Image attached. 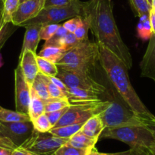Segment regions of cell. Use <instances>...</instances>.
I'll return each mask as SVG.
<instances>
[{
  "label": "cell",
  "mask_w": 155,
  "mask_h": 155,
  "mask_svg": "<svg viewBox=\"0 0 155 155\" xmlns=\"http://www.w3.org/2000/svg\"><path fill=\"white\" fill-rule=\"evenodd\" d=\"M112 0H90L84 2V13L90 22V30L99 46L110 50L128 68H132V57L120 36L113 13Z\"/></svg>",
  "instance_id": "6da1fadb"
},
{
  "label": "cell",
  "mask_w": 155,
  "mask_h": 155,
  "mask_svg": "<svg viewBox=\"0 0 155 155\" xmlns=\"http://www.w3.org/2000/svg\"><path fill=\"white\" fill-rule=\"evenodd\" d=\"M99 62L117 94L132 111L142 117H155L135 92L129 80V69L117 56L107 49L100 46Z\"/></svg>",
  "instance_id": "7a4b0ae2"
},
{
  "label": "cell",
  "mask_w": 155,
  "mask_h": 155,
  "mask_svg": "<svg viewBox=\"0 0 155 155\" xmlns=\"http://www.w3.org/2000/svg\"><path fill=\"white\" fill-rule=\"evenodd\" d=\"M100 60V46L97 43L82 41L65 53L56 64L58 68L84 73L91 75Z\"/></svg>",
  "instance_id": "3957f363"
},
{
  "label": "cell",
  "mask_w": 155,
  "mask_h": 155,
  "mask_svg": "<svg viewBox=\"0 0 155 155\" xmlns=\"http://www.w3.org/2000/svg\"><path fill=\"white\" fill-rule=\"evenodd\" d=\"M100 138H110L123 141L130 148L150 149L155 146V136L141 123L118 127L105 128Z\"/></svg>",
  "instance_id": "277c9868"
},
{
  "label": "cell",
  "mask_w": 155,
  "mask_h": 155,
  "mask_svg": "<svg viewBox=\"0 0 155 155\" xmlns=\"http://www.w3.org/2000/svg\"><path fill=\"white\" fill-rule=\"evenodd\" d=\"M84 2L80 0H73L71 3L64 6L44 8L37 17L25 22L21 27H26L30 25L58 24L76 16L81 17L84 13Z\"/></svg>",
  "instance_id": "5b68a950"
},
{
  "label": "cell",
  "mask_w": 155,
  "mask_h": 155,
  "mask_svg": "<svg viewBox=\"0 0 155 155\" xmlns=\"http://www.w3.org/2000/svg\"><path fill=\"white\" fill-rule=\"evenodd\" d=\"M104 129L110 127L141 125V116L136 114L129 107L116 99L110 100V104L104 111L99 114Z\"/></svg>",
  "instance_id": "8992f818"
},
{
  "label": "cell",
  "mask_w": 155,
  "mask_h": 155,
  "mask_svg": "<svg viewBox=\"0 0 155 155\" xmlns=\"http://www.w3.org/2000/svg\"><path fill=\"white\" fill-rule=\"evenodd\" d=\"M110 101H99L93 103L71 104L62 118L53 127L66 126L71 124H84L92 116L99 115L107 109Z\"/></svg>",
  "instance_id": "52a82bcc"
},
{
  "label": "cell",
  "mask_w": 155,
  "mask_h": 155,
  "mask_svg": "<svg viewBox=\"0 0 155 155\" xmlns=\"http://www.w3.org/2000/svg\"><path fill=\"white\" fill-rule=\"evenodd\" d=\"M68 141V138H59L50 132H40L34 129L32 135L21 147L38 155H54Z\"/></svg>",
  "instance_id": "ba28073f"
},
{
  "label": "cell",
  "mask_w": 155,
  "mask_h": 155,
  "mask_svg": "<svg viewBox=\"0 0 155 155\" xmlns=\"http://www.w3.org/2000/svg\"><path fill=\"white\" fill-rule=\"evenodd\" d=\"M56 77L59 78L68 88L84 89L99 94L107 91V88L97 82L90 74L58 68Z\"/></svg>",
  "instance_id": "9c48e42d"
},
{
  "label": "cell",
  "mask_w": 155,
  "mask_h": 155,
  "mask_svg": "<svg viewBox=\"0 0 155 155\" xmlns=\"http://www.w3.org/2000/svg\"><path fill=\"white\" fill-rule=\"evenodd\" d=\"M34 129L32 121L0 123L2 136L11 139L18 147L21 146L31 137Z\"/></svg>",
  "instance_id": "30bf717a"
},
{
  "label": "cell",
  "mask_w": 155,
  "mask_h": 155,
  "mask_svg": "<svg viewBox=\"0 0 155 155\" xmlns=\"http://www.w3.org/2000/svg\"><path fill=\"white\" fill-rule=\"evenodd\" d=\"M31 87L27 82L20 65L15 70V100L16 111L28 114Z\"/></svg>",
  "instance_id": "8fae6325"
},
{
  "label": "cell",
  "mask_w": 155,
  "mask_h": 155,
  "mask_svg": "<svg viewBox=\"0 0 155 155\" xmlns=\"http://www.w3.org/2000/svg\"><path fill=\"white\" fill-rule=\"evenodd\" d=\"M45 0H28L20 3L12 15L11 21L14 25L21 27L22 24L34 18L44 8Z\"/></svg>",
  "instance_id": "7c38bea8"
},
{
  "label": "cell",
  "mask_w": 155,
  "mask_h": 155,
  "mask_svg": "<svg viewBox=\"0 0 155 155\" xmlns=\"http://www.w3.org/2000/svg\"><path fill=\"white\" fill-rule=\"evenodd\" d=\"M19 65L22 70L24 76L29 85H32L39 71L37 61V55L31 50H27L19 57Z\"/></svg>",
  "instance_id": "4fadbf2b"
},
{
  "label": "cell",
  "mask_w": 155,
  "mask_h": 155,
  "mask_svg": "<svg viewBox=\"0 0 155 155\" xmlns=\"http://www.w3.org/2000/svg\"><path fill=\"white\" fill-rule=\"evenodd\" d=\"M141 76L148 78L155 82V34L149 39L144 56L140 62Z\"/></svg>",
  "instance_id": "5bb4252c"
},
{
  "label": "cell",
  "mask_w": 155,
  "mask_h": 155,
  "mask_svg": "<svg viewBox=\"0 0 155 155\" xmlns=\"http://www.w3.org/2000/svg\"><path fill=\"white\" fill-rule=\"evenodd\" d=\"M25 28L26 31L20 55L23 54L27 50H31L33 53H36L37 46L41 41L40 31L42 28V25H30Z\"/></svg>",
  "instance_id": "9a60e30c"
},
{
  "label": "cell",
  "mask_w": 155,
  "mask_h": 155,
  "mask_svg": "<svg viewBox=\"0 0 155 155\" xmlns=\"http://www.w3.org/2000/svg\"><path fill=\"white\" fill-rule=\"evenodd\" d=\"M99 94L80 88H69L67 99L71 104L93 103L101 101Z\"/></svg>",
  "instance_id": "2e32d148"
},
{
  "label": "cell",
  "mask_w": 155,
  "mask_h": 155,
  "mask_svg": "<svg viewBox=\"0 0 155 155\" xmlns=\"http://www.w3.org/2000/svg\"><path fill=\"white\" fill-rule=\"evenodd\" d=\"M104 129V126L102 120L99 115H96L94 116H92L91 118L87 120L84 123L81 131L87 136L98 140Z\"/></svg>",
  "instance_id": "e0dca14e"
},
{
  "label": "cell",
  "mask_w": 155,
  "mask_h": 155,
  "mask_svg": "<svg viewBox=\"0 0 155 155\" xmlns=\"http://www.w3.org/2000/svg\"><path fill=\"white\" fill-rule=\"evenodd\" d=\"M97 141L98 140L86 135L80 130L68 139L67 144L77 148L91 150L95 147Z\"/></svg>",
  "instance_id": "ac0fdd59"
},
{
  "label": "cell",
  "mask_w": 155,
  "mask_h": 155,
  "mask_svg": "<svg viewBox=\"0 0 155 155\" xmlns=\"http://www.w3.org/2000/svg\"><path fill=\"white\" fill-rule=\"evenodd\" d=\"M45 113V101L37 96V94L31 89V101L28 109V115L31 121L38 116Z\"/></svg>",
  "instance_id": "d6986e66"
},
{
  "label": "cell",
  "mask_w": 155,
  "mask_h": 155,
  "mask_svg": "<svg viewBox=\"0 0 155 155\" xmlns=\"http://www.w3.org/2000/svg\"><path fill=\"white\" fill-rule=\"evenodd\" d=\"M25 121H31L28 114L7 110L2 106H0V123H15V122Z\"/></svg>",
  "instance_id": "ffe728a7"
},
{
  "label": "cell",
  "mask_w": 155,
  "mask_h": 155,
  "mask_svg": "<svg viewBox=\"0 0 155 155\" xmlns=\"http://www.w3.org/2000/svg\"><path fill=\"white\" fill-rule=\"evenodd\" d=\"M83 125H84L83 123H78V124L66 125L59 127H53L50 130V132L59 138L69 139L74 134L81 130Z\"/></svg>",
  "instance_id": "44dd1931"
},
{
  "label": "cell",
  "mask_w": 155,
  "mask_h": 155,
  "mask_svg": "<svg viewBox=\"0 0 155 155\" xmlns=\"http://www.w3.org/2000/svg\"><path fill=\"white\" fill-rule=\"evenodd\" d=\"M47 75L39 73L31 85V89L37 94V96L45 101L50 98L47 91Z\"/></svg>",
  "instance_id": "7402d4cb"
},
{
  "label": "cell",
  "mask_w": 155,
  "mask_h": 155,
  "mask_svg": "<svg viewBox=\"0 0 155 155\" xmlns=\"http://www.w3.org/2000/svg\"><path fill=\"white\" fill-rule=\"evenodd\" d=\"M17 26L12 22L6 23L3 18V12L0 9V50L2 48L6 41L15 31Z\"/></svg>",
  "instance_id": "603a6c76"
},
{
  "label": "cell",
  "mask_w": 155,
  "mask_h": 155,
  "mask_svg": "<svg viewBox=\"0 0 155 155\" xmlns=\"http://www.w3.org/2000/svg\"><path fill=\"white\" fill-rule=\"evenodd\" d=\"M66 51L58 47H46L40 52L38 56L56 64L65 54Z\"/></svg>",
  "instance_id": "cb8c5ba5"
},
{
  "label": "cell",
  "mask_w": 155,
  "mask_h": 155,
  "mask_svg": "<svg viewBox=\"0 0 155 155\" xmlns=\"http://www.w3.org/2000/svg\"><path fill=\"white\" fill-rule=\"evenodd\" d=\"M37 61L40 73L48 77L57 75L58 67L56 64L39 56H37Z\"/></svg>",
  "instance_id": "d4e9b609"
},
{
  "label": "cell",
  "mask_w": 155,
  "mask_h": 155,
  "mask_svg": "<svg viewBox=\"0 0 155 155\" xmlns=\"http://www.w3.org/2000/svg\"><path fill=\"white\" fill-rule=\"evenodd\" d=\"M131 5L138 18L144 15H149L150 9L152 7L149 5L147 0H129Z\"/></svg>",
  "instance_id": "484cf974"
},
{
  "label": "cell",
  "mask_w": 155,
  "mask_h": 155,
  "mask_svg": "<svg viewBox=\"0 0 155 155\" xmlns=\"http://www.w3.org/2000/svg\"><path fill=\"white\" fill-rule=\"evenodd\" d=\"M68 33V31L64 28L62 25H59V28L57 31H56L53 37L50 39H49L48 41H46L45 44H44V47H55L60 48L61 47V43H62V39L64 38L65 35ZM61 49V48H60Z\"/></svg>",
  "instance_id": "4316f807"
},
{
  "label": "cell",
  "mask_w": 155,
  "mask_h": 155,
  "mask_svg": "<svg viewBox=\"0 0 155 155\" xmlns=\"http://www.w3.org/2000/svg\"><path fill=\"white\" fill-rule=\"evenodd\" d=\"M70 103L68 99H57V98H49L45 101V113L56 111L61 109L68 107Z\"/></svg>",
  "instance_id": "83f0119b"
},
{
  "label": "cell",
  "mask_w": 155,
  "mask_h": 155,
  "mask_svg": "<svg viewBox=\"0 0 155 155\" xmlns=\"http://www.w3.org/2000/svg\"><path fill=\"white\" fill-rule=\"evenodd\" d=\"M32 123L34 125V129L40 132H50V129L53 128V126L50 123L49 119L47 118L46 113L38 116L37 118L33 120Z\"/></svg>",
  "instance_id": "f1b7e54d"
},
{
  "label": "cell",
  "mask_w": 155,
  "mask_h": 155,
  "mask_svg": "<svg viewBox=\"0 0 155 155\" xmlns=\"http://www.w3.org/2000/svg\"><path fill=\"white\" fill-rule=\"evenodd\" d=\"M20 5V0H5L3 6V18L5 22L10 23L12 15Z\"/></svg>",
  "instance_id": "f546056e"
},
{
  "label": "cell",
  "mask_w": 155,
  "mask_h": 155,
  "mask_svg": "<svg viewBox=\"0 0 155 155\" xmlns=\"http://www.w3.org/2000/svg\"><path fill=\"white\" fill-rule=\"evenodd\" d=\"M91 150L72 147L66 143L59 147L54 155H87Z\"/></svg>",
  "instance_id": "4dcf8cb0"
},
{
  "label": "cell",
  "mask_w": 155,
  "mask_h": 155,
  "mask_svg": "<svg viewBox=\"0 0 155 155\" xmlns=\"http://www.w3.org/2000/svg\"><path fill=\"white\" fill-rule=\"evenodd\" d=\"M82 20V24L74 32L76 38L78 40H79L80 41H84L88 40L87 33H88L89 29H90V22H89L87 18L83 17Z\"/></svg>",
  "instance_id": "1f68e13d"
},
{
  "label": "cell",
  "mask_w": 155,
  "mask_h": 155,
  "mask_svg": "<svg viewBox=\"0 0 155 155\" xmlns=\"http://www.w3.org/2000/svg\"><path fill=\"white\" fill-rule=\"evenodd\" d=\"M17 147L11 139L0 136V155H12Z\"/></svg>",
  "instance_id": "d6a6232c"
},
{
  "label": "cell",
  "mask_w": 155,
  "mask_h": 155,
  "mask_svg": "<svg viewBox=\"0 0 155 155\" xmlns=\"http://www.w3.org/2000/svg\"><path fill=\"white\" fill-rule=\"evenodd\" d=\"M81 42H82V41H80L79 40H78L74 33L68 32L62 39L60 48L67 52L75 47Z\"/></svg>",
  "instance_id": "836d02e7"
},
{
  "label": "cell",
  "mask_w": 155,
  "mask_h": 155,
  "mask_svg": "<svg viewBox=\"0 0 155 155\" xmlns=\"http://www.w3.org/2000/svg\"><path fill=\"white\" fill-rule=\"evenodd\" d=\"M59 24H49V25H42L40 31V38L44 41H48L49 39L53 37L59 27Z\"/></svg>",
  "instance_id": "e575fe53"
},
{
  "label": "cell",
  "mask_w": 155,
  "mask_h": 155,
  "mask_svg": "<svg viewBox=\"0 0 155 155\" xmlns=\"http://www.w3.org/2000/svg\"><path fill=\"white\" fill-rule=\"evenodd\" d=\"M137 31H138V34L141 38L143 40H147L150 39L152 35L151 28H150V24L149 21V18L145 21H140L139 23L137 26Z\"/></svg>",
  "instance_id": "d590c367"
},
{
  "label": "cell",
  "mask_w": 155,
  "mask_h": 155,
  "mask_svg": "<svg viewBox=\"0 0 155 155\" xmlns=\"http://www.w3.org/2000/svg\"><path fill=\"white\" fill-rule=\"evenodd\" d=\"M47 86L49 96L50 98H57V99H67V97L62 91L58 88L55 84L50 81V78L47 77Z\"/></svg>",
  "instance_id": "8d00e7d4"
},
{
  "label": "cell",
  "mask_w": 155,
  "mask_h": 155,
  "mask_svg": "<svg viewBox=\"0 0 155 155\" xmlns=\"http://www.w3.org/2000/svg\"><path fill=\"white\" fill-rule=\"evenodd\" d=\"M82 18L81 16H76V17L70 18L63 23V26L68 32L74 33L78 27L82 24Z\"/></svg>",
  "instance_id": "74e56055"
},
{
  "label": "cell",
  "mask_w": 155,
  "mask_h": 155,
  "mask_svg": "<svg viewBox=\"0 0 155 155\" xmlns=\"http://www.w3.org/2000/svg\"><path fill=\"white\" fill-rule=\"evenodd\" d=\"M68 107H65V108L61 109V110H56V111L50 112V113H45L47 116V118L49 119L50 123H51L52 126H53V127L58 123V122H59V120L62 118V116L64 115V113H65V112H66V110H68Z\"/></svg>",
  "instance_id": "f35d334b"
},
{
  "label": "cell",
  "mask_w": 155,
  "mask_h": 155,
  "mask_svg": "<svg viewBox=\"0 0 155 155\" xmlns=\"http://www.w3.org/2000/svg\"><path fill=\"white\" fill-rule=\"evenodd\" d=\"M73 0H45L44 8L48 7H60L71 3Z\"/></svg>",
  "instance_id": "ab89813d"
},
{
  "label": "cell",
  "mask_w": 155,
  "mask_h": 155,
  "mask_svg": "<svg viewBox=\"0 0 155 155\" xmlns=\"http://www.w3.org/2000/svg\"><path fill=\"white\" fill-rule=\"evenodd\" d=\"M49 78H50V81H51L53 84H55L58 88L60 89L67 97L69 88H68V87H67L60 79H59V78H57L56 76H52V77H49Z\"/></svg>",
  "instance_id": "60d3db41"
},
{
  "label": "cell",
  "mask_w": 155,
  "mask_h": 155,
  "mask_svg": "<svg viewBox=\"0 0 155 155\" xmlns=\"http://www.w3.org/2000/svg\"><path fill=\"white\" fill-rule=\"evenodd\" d=\"M141 121L145 127H147L153 135L155 136V117L153 118H147V117H142L141 116Z\"/></svg>",
  "instance_id": "b9f144b4"
},
{
  "label": "cell",
  "mask_w": 155,
  "mask_h": 155,
  "mask_svg": "<svg viewBox=\"0 0 155 155\" xmlns=\"http://www.w3.org/2000/svg\"><path fill=\"white\" fill-rule=\"evenodd\" d=\"M131 153H132L131 149L126 150V151L116 152V153H101V152L98 151L96 147H94L90 150L87 155H131Z\"/></svg>",
  "instance_id": "7bdbcfd3"
},
{
  "label": "cell",
  "mask_w": 155,
  "mask_h": 155,
  "mask_svg": "<svg viewBox=\"0 0 155 155\" xmlns=\"http://www.w3.org/2000/svg\"><path fill=\"white\" fill-rule=\"evenodd\" d=\"M12 155H38L37 153H34V152L31 151V150H28V149L25 148V147L19 146L15 148V150L13 151Z\"/></svg>",
  "instance_id": "ee69618b"
},
{
  "label": "cell",
  "mask_w": 155,
  "mask_h": 155,
  "mask_svg": "<svg viewBox=\"0 0 155 155\" xmlns=\"http://www.w3.org/2000/svg\"><path fill=\"white\" fill-rule=\"evenodd\" d=\"M149 21L150 24L152 34H155V9L152 7L149 13Z\"/></svg>",
  "instance_id": "f6af8a7d"
},
{
  "label": "cell",
  "mask_w": 155,
  "mask_h": 155,
  "mask_svg": "<svg viewBox=\"0 0 155 155\" xmlns=\"http://www.w3.org/2000/svg\"><path fill=\"white\" fill-rule=\"evenodd\" d=\"M132 150L131 155H153L147 149L130 148Z\"/></svg>",
  "instance_id": "bcb514c9"
},
{
  "label": "cell",
  "mask_w": 155,
  "mask_h": 155,
  "mask_svg": "<svg viewBox=\"0 0 155 155\" xmlns=\"http://www.w3.org/2000/svg\"><path fill=\"white\" fill-rule=\"evenodd\" d=\"M4 3H5V0H0V9L3 10Z\"/></svg>",
  "instance_id": "7dc6e473"
},
{
  "label": "cell",
  "mask_w": 155,
  "mask_h": 155,
  "mask_svg": "<svg viewBox=\"0 0 155 155\" xmlns=\"http://www.w3.org/2000/svg\"><path fill=\"white\" fill-rule=\"evenodd\" d=\"M3 65V60H2V54L0 53V68Z\"/></svg>",
  "instance_id": "c3c4849f"
},
{
  "label": "cell",
  "mask_w": 155,
  "mask_h": 155,
  "mask_svg": "<svg viewBox=\"0 0 155 155\" xmlns=\"http://www.w3.org/2000/svg\"><path fill=\"white\" fill-rule=\"evenodd\" d=\"M149 150H150V153H151L152 154L155 155V146H154V147H151V148H150V149H149Z\"/></svg>",
  "instance_id": "681fc988"
},
{
  "label": "cell",
  "mask_w": 155,
  "mask_h": 155,
  "mask_svg": "<svg viewBox=\"0 0 155 155\" xmlns=\"http://www.w3.org/2000/svg\"><path fill=\"white\" fill-rule=\"evenodd\" d=\"M147 2H148L149 5H150V6L152 7V5H153V0H147Z\"/></svg>",
  "instance_id": "f907efd6"
},
{
  "label": "cell",
  "mask_w": 155,
  "mask_h": 155,
  "mask_svg": "<svg viewBox=\"0 0 155 155\" xmlns=\"http://www.w3.org/2000/svg\"><path fill=\"white\" fill-rule=\"evenodd\" d=\"M152 7H153V8H154V9H155V0H153V5H152Z\"/></svg>",
  "instance_id": "816d5d0a"
},
{
  "label": "cell",
  "mask_w": 155,
  "mask_h": 155,
  "mask_svg": "<svg viewBox=\"0 0 155 155\" xmlns=\"http://www.w3.org/2000/svg\"><path fill=\"white\" fill-rule=\"evenodd\" d=\"M25 1H28V0H20V3H22V2H25Z\"/></svg>",
  "instance_id": "f5cc1de1"
},
{
  "label": "cell",
  "mask_w": 155,
  "mask_h": 155,
  "mask_svg": "<svg viewBox=\"0 0 155 155\" xmlns=\"http://www.w3.org/2000/svg\"><path fill=\"white\" fill-rule=\"evenodd\" d=\"M0 136H2V132H1V130H0Z\"/></svg>",
  "instance_id": "db71d44e"
}]
</instances>
